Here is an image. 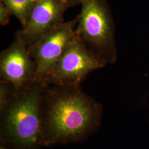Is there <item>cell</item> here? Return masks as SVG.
<instances>
[{"label": "cell", "instance_id": "1", "mask_svg": "<svg viewBox=\"0 0 149 149\" xmlns=\"http://www.w3.org/2000/svg\"><path fill=\"white\" fill-rule=\"evenodd\" d=\"M100 105L81 85L48 84L43 93V147L81 142L95 130Z\"/></svg>", "mask_w": 149, "mask_h": 149}, {"label": "cell", "instance_id": "2", "mask_svg": "<svg viewBox=\"0 0 149 149\" xmlns=\"http://www.w3.org/2000/svg\"><path fill=\"white\" fill-rule=\"evenodd\" d=\"M47 84L36 81L15 91L0 111V142L13 149L43 147L42 103Z\"/></svg>", "mask_w": 149, "mask_h": 149}, {"label": "cell", "instance_id": "3", "mask_svg": "<svg viewBox=\"0 0 149 149\" xmlns=\"http://www.w3.org/2000/svg\"><path fill=\"white\" fill-rule=\"evenodd\" d=\"M75 35L106 65L118 58L115 26L106 0H80Z\"/></svg>", "mask_w": 149, "mask_h": 149}, {"label": "cell", "instance_id": "4", "mask_svg": "<svg viewBox=\"0 0 149 149\" xmlns=\"http://www.w3.org/2000/svg\"><path fill=\"white\" fill-rule=\"evenodd\" d=\"M105 66L75 35L56 62L47 84L81 85L91 72Z\"/></svg>", "mask_w": 149, "mask_h": 149}, {"label": "cell", "instance_id": "5", "mask_svg": "<svg viewBox=\"0 0 149 149\" xmlns=\"http://www.w3.org/2000/svg\"><path fill=\"white\" fill-rule=\"evenodd\" d=\"M77 22L76 16L74 19L60 23L28 47L35 65L36 81L47 84L56 62L75 36Z\"/></svg>", "mask_w": 149, "mask_h": 149}, {"label": "cell", "instance_id": "6", "mask_svg": "<svg viewBox=\"0 0 149 149\" xmlns=\"http://www.w3.org/2000/svg\"><path fill=\"white\" fill-rule=\"evenodd\" d=\"M80 4V0H39L34 6L27 25L16 32L15 38L28 47L32 46L64 22V14L68 9Z\"/></svg>", "mask_w": 149, "mask_h": 149}, {"label": "cell", "instance_id": "7", "mask_svg": "<svg viewBox=\"0 0 149 149\" xmlns=\"http://www.w3.org/2000/svg\"><path fill=\"white\" fill-rule=\"evenodd\" d=\"M35 74V65L28 47L15 38L0 55L1 80L10 84L18 91L36 81Z\"/></svg>", "mask_w": 149, "mask_h": 149}, {"label": "cell", "instance_id": "8", "mask_svg": "<svg viewBox=\"0 0 149 149\" xmlns=\"http://www.w3.org/2000/svg\"><path fill=\"white\" fill-rule=\"evenodd\" d=\"M11 13L16 17L22 27L27 25L36 4L33 0H1Z\"/></svg>", "mask_w": 149, "mask_h": 149}, {"label": "cell", "instance_id": "9", "mask_svg": "<svg viewBox=\"0 0 149 149\" xmlns=\"http://www.w3.org/2000/svg\"><path fill=\"white\" fill-rule=\"evenodd\" d=\"M15 89L5 81H0V111L2 110L15 92Z\"/></svg>", "mask_w": 149, "mask_h": 149}, {"label": "cell", "instance_id": "10", "mask_svg": "<svg viewBox=\"0 0 149 149\" xmlns=\"http://www.w3.org/2000/svg\"><path fill=\"white\" fill-rule=\"evenodd\" d=\"M11 13L10 11L5 5L1 1L0 2V24L2 26H7L10 21Z\"/></svg>", "mask_w": 149, "mask_h": 149}, {"label": "cell", "instance_id": "11", "mask_svg": "<svg viewBox=\"0 0 149 149\" xmlns=\"http://www.w3.org/2000/svg\"><path fill=\"white\" fill-rule=\"evenodd\" d=\"M0 149H13L11 148L10 147H9L8 146L6 145V144L0 142Z\"/></svg>", "mask_w": 149, "mask_h": 149}, {"label": "cell", "instance_id": "12", "mask_svg": "<svg viewBox=\"0 0 149 149\" xmlns=\"http://www.w3.org/2000/svg\"><path fill=\"white\" fill-rule=\"evenodd\" d=\"M33 1H34V2H36V3H37V2L38 1H39V0H33Z\"/></svg>", "mask_w": 149, "mask_h": 149}, {"label": "cell", "instance_id": "13", "mask_svg": "<svg viewBox=\"0 0 149 149\" xmlns=\"http://www.w3.org/2000/svg\"></svg>", "mask_w": 149, "mask_h": 149}]
</instances>
